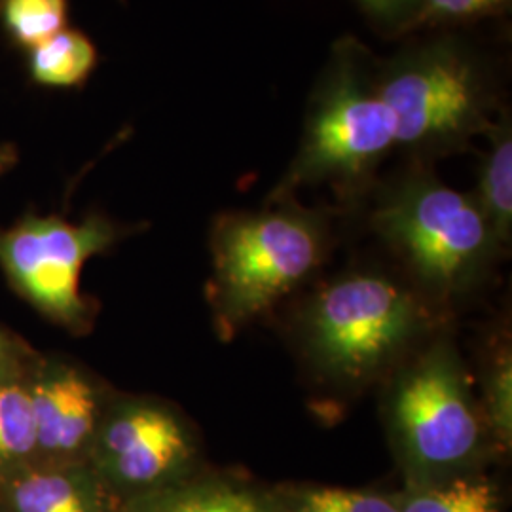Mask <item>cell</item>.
<instances>
[{
	"label": "cell",
	"instance_id": "1",
	"mask_svg": "<svg viewBox=\"0 0 512 512\" xmlns=\"http://www.w3.org/2000/svg\"><path fill=\"white\" fill-rule=\"evenodd\" d=\"M321 215L293 203L260 213H232L213 228L211 300L219 329L236 330L266 313L323 262Z\"/></svg>",
	"mask_w": 512,
	"mask_h": 512
},
{
	"label": "cell",
	"instance_id": "2",
	"mask_svg": "<svg viewBox=\"0 0 512 512\" xmlns=\"http://www.w3.org/2000/svg\"><path fill=\"white\" fill-rule=\"evenodd\" d=\"M372 224L440 298L473 285L499 247L475 198L427 173H412L393 186Z\"/></svg>",
	"mask_w": 512,
	"mask_h": 512
},
{
	"label": "cell",
	"instance_id": "3",
	"mask_svg": "<svg viewBox=\"0 0 512 512\" xmlns=\"http://www.w3.org/2000/svg\"><path fill=\"white\" fill-rule=\"evenodd\" d=\"M414 294L382 275L332 281L311 298L302 319L313 363L334 380L361 384L393 365L425 327Z\"/></svg>",
	"mask_w": 512,
	"mask_h": 512
},
{
	"label": "cell",
	"instance_id": "4",
	"mask_svg": "<svg viewBox=\"0 0 512 512\" xmlns=\"http://www.w3.org/2000/svg\"><path fill=\"white\" fill-rule=\"evenodd\" d=\"M389 414L406 484L475 471L488 431L458 357L446 346L404 370Z\"/></svg>",
	"mask_w": 512,
	"mask_h": 512
},
{
	"label": "cell",
	"instance_id": "5",
	"mask_svg": "<svg viewBox=\"0 0 512 512\" xmlns=\"http://www.w3.org/2000/svg\"><path fill=\"white\" fill-rule=\"evenodd\" d=\"M376 90L395 118L397 147H461L494 124L486 74L452 40L429 42L393 59L376 74Z\"/></svg>",
	"mask_w": 512,
	"mask_h": 512
},
{
	"label": "cell",
	"instance_id": "6",
	"mask_svg": "<svg viewBox=\"0 0 512 512\" xmlns=\"http://www.w3.org/2000/svg\"><path fill=\"white\" fill-rule=\"evenodd\" d=\"M395 147V118L378 95L376 74L366 73L355 44L342 46L311 105L300 152L277 192L310 183L355 188Z\"/></svg>",
	"mask_w": 512,
	"mask_h": 512
},
{
	"label": "cell",
	"instance_id": "7",
	"mask_svg": "<svg viewBox=\"0 0 512 512\" xmlns=\"http://www.w3.org/2000/svg\"><path fill=\"white\" fill-rule=\"evenodd\" d=\"M118 236L103 217L73 224L59 217H27L0 234V264L35 306L63 323L84 315L80 272L90 256Z\"/></svg>",
	"mask_w": 512,
	"mask_h": 512
},
{
	"label": "cell",
	"instance_id": "8",
	"mask_svg": "<svg viewBox=\"0 0 512 512\" xmlns=\"http://www.w3.org/2000/svg\"><path fill=\"white\" fill-rule=\"evenodd\" d=\"M93 469L118 492L135 497L173 486L190 475L196 442L183 418L148 401L116 406L93 437Z\"/></svg>",
	"mask_w": 512,
	"mask_h": 512
},
{
	"label": "cell",
	"instance_id": "9",
	"mask_svg": "<svg viewBox=\"0 0 512 512\" xmlns=\"http://www.w3.org/2000/svg\"><path fill=\"white\" fill-rule=\"evenodd\" d=\"M37 448L54 458H71L92 446L101 421L95 385L76 368H55L29 389Z\"/></svg>",
	"mask_w": 512,
	"mask_h": 512
},
{
	"label": "cell",
	"instance_id": "10",
	"mask_svg": "<svg viewBox=\"0 0 512 512\" xmlns=\"http://www.w3.org/2000/svg\"><path fill=\"white\" fill-rule=\"evenodd\" d=\"M12 512H116V492L93 467L52 463L29 467L8 486Z\"/></svg>",
	"mask_w": 512,
	"mask_h": 512
},
{
	"label": "cell",
	"instance_id": "11",
	"mask_svg": "<svg viewBox=\"0 0 512 512\" xmlns=\"http://www.w3.org/2000/svg\"><path fill=\"white\" fill-rule=\"evenodd\" d=\"M129 512H281L274 492L234 476L184 478L164 490L135 497Z\"/></svg>",
	"mask_w": 512,
	"mask_h": 512
},
{
	"label": "cell",
	"instance_id": "12",
	"mask_svg": "<svg viewBox=\"0 0 512 512\" xmlns=\"http://www.w3.org/2000/svg\"><path fill=\"white\" fill-rule=\"evenodd\" d=\"M486 133L492 139V147L480 167L475 202L501 247L511 239L512 230V126L509 112L501 110L497 122Z\"/></svg>",
	"mask_w": 512,
	"mask_h": 512
},
{
	"label": "cell",
	"instance_id": "13",
	"mask_svg": "<svg viewBox=\"0 0 512 512\" xmlns=\"http://www.w3.org/2000/svg\"><path fill=\"white\" fill-rule=\"evenodd\" d=\"M399 512H501V492L488 476L476 471L435 482L406 484L395 494Z\"/></svg>",
	"mask_w": 512,
	"mask_h": 512
},
{
	"label": "cell",
	"instance_id": "14",
	"mask_svg": "<svg viewBox=\"0 0 512 512\" xmlns=\"http://www.w3.org/2000/svg\"><path fill=\"white\" fill-rule=\"evenodd\" d=\"M97 65L92 40L80 31L63 29L55 37L29 50V71L33 80L48 88L82 86Z\"/></svg>",
	"mask_w": 512,
	"mask_h": 512
},
{
	"label": "cell",
	"instance_id": "15",
	"mask_svg": "<svg viewBox=\"0 0 512 512\" xmlns=\"http://www.w3.org/2000/svg\"><path fill=\"white\" fill-rule=\"evenodd\" d=\"M281 512H399L395 494L330 486H287L275 490Z\"/></svg>",
	"mask_w": 512,
	"mask_h": 512
},
{
	"label": "cell",
	"instance_id": "16",
	"mask_svg": "<svg viewBox=\"0 0 512 512\" xmlns=\"http://www.w3.org/2000/svg\"><path fill=\"white\" fill-rule=\"evenodd\" d=\"M37 448V429L29 389L0 384V465L29 458Z\"/></svg>",
	"mask_w": 512,
	"mask_h": 512
},
{
	"label": "cell",
	"instance_id": "17",
	"mask_svg": "<svg viewBox=\"0 0 512 512\" xmlns=\"http://www.w3.org/2000/svg\"><path fill=\"white\" fill-rule=\"evenodd\" d=\"M2 18L14 42L33 50L67 29V0H4Z\"/></svg>",
	"mask_w": 512,
	"mask_h": 512
},
{
	"label": "cell",
	"instance_id": "18",
	"mask_svg": "<svg viewBox=\"0 0 512 512\" xmlns=\"http://www.w3.org/2000/svg\"><path fill=\"white\" fill-rule=\"evenodd\" d=\"M482 420L488 435L501 452L511 448L512 440V361L511 348H499L484 382Z\"/></svg>",
	"mask_w": 512,
	"mask_h": 512
},
{
	"label": "cell",
	"instance_id": "19",
	"mask_svg": "<svg viewBox=\"0 0 512 512\" xmlns=\"http://www.w3.org/2000/svg\"><path fill=\"white\" fill-rule=\"evenodd\" d=\"M511 0H418V10L406 29L427 23L473 21L501 14Z\"/></svg>",
	"mask_w": 512,
	"mask_h": 512
},
{
	"label": "cell",
	"instance_id": "20",
	"mask_svg": "<svg viewBox=\"0 0 512 512\" xmlns=\"http://www.w3.org/2000/svg\"><path fill=\"white\" fill-rule=\"evenodd\" d=\"M370 16L385 23H399L403 29L418 10V0H359Z\"/></svg>",
	"mask_w": 512,
	"mask_h": 512
},
{
	"label": "cell",
	"instance_id": "21",
	"mask_svg": "<svg viewBox=\"0 0 512 512\" xmlns=\"http://www.w3.org/2000/svg\"><path fill=\"white\" fill-rule=\"evenodd\" d=\"M18 162V152L14 147H0V175L12 169Z\"/></svg>",
	"mask_w": 512,
	"mask_h": 512
},
{
	"label": "cell",
	"instance_id": "22",
	"mask_svg": "<svg viewBox=\"0 0 512 512\" xmlns=\"http://www.w3.org/2000/svg\"><path fill=\"white\" fill-rule=\"evenodd\" d=\"M0 353H2V340H0Z\"/></svg>",
	"mask_w": 512,
	"mask_h": 512
}]
</instances>
